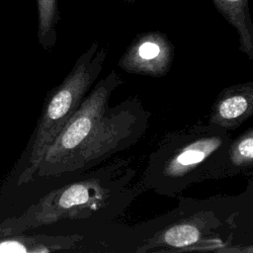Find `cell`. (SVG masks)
Listing matches in <instances>:
<instances>
[{
	"label": "cell",
	"mask_w": 253,
	"mask_h": 253,
	"mask_svg": "<svg viewBox=\"0 0 253 253\" xmlns=\"http://www.w3.org/2000/svg\"><path fill=\"white\" fill-rule=\"evenodd\" d=\"M202 237L203 233L197 224L192 221H183L165 229L162 235L157 238V244L185 248L199 243Z\"/></svg>",
	"instance_id": "10"
},
{
	"label": "cell",
	"mask_w": 253,
	"mask_h": 253,
	"mask_svg": "<svg viewBox=\"0 0 253 253\" xmlns=\"http://www.w3.org/2000/svg\"><path fill=\"white\" fill-rule=\"evenodd\" d=\"M126 3H127V4H133L136 0H124Z\"/></svg>",
	"instance_id": "11"
},
{
	"label": "cell",
	"mask_w": 253,
	"mask_h": 253,
	"mask_svg": "<svg viewBox=\"0 0 253 253\" xmlns=\"http://www.w3.org/2000/svg\"><path fill=\"white\" fill-rule=\"evenodd\" d=\"M232 137L228 130L198 124L166 134L150 154L144 183L163 195H175L211 178Z\"/></svg>",
	"instance_id": "2"
},
{
	"label": "cell",
	"mask_w": 253,
	"mask_h": 253,
	"mask_svg": "<svg viewBox=\"0 0 253 253\" xmlns=\"http://www.w3.org/2000/svg\"><path fill=\"white\" fill-rule=\"evenodd\" d=\"M215 9L236 30L239 48L253 60V22L250 0H211Z\"/></svg>",
	"instance_id": "7"
},
{
	"label": "cell",
	"mask_w": 253,
	"mask_h": 253,
	"mask_svg": "<svg viewBox=\"0 0 253 253\" xmlns=\"http://www.w3.org/2000/svg\"><path fill=\"white\" fill-rule=\"evenodd\" d=\"M113 70L95 84L41 161L37 177L85 170L136 143L147 128L149 113L136 98L110 105L122 84Z\"/></svg>",
	"instance_id": "1"
},
{
	"label": "cell",
	"mask_w": 253,
	"mask_h": 253,
	"mask_svg": "<svg viewBox=\"0 0 253 253\" xmlns=\"http://www.w3.org/2000/svg\"><path fill=\"white\" fill-rule=\"evenodd\" d=\"M174 48L168 38L159 32L137 35L119 61L127 72L162 76L170 68Z\"/></svg>",
	"instance_id": "5"
},
{
	"label": "cell",
	"mask_w": 253,
	"mask_h": 253,
	"mask_svg": "<svg viewBox=\"0 0 253 253\" xmlns=\"http://www.w3.org/2000/svg\"><path fill=\"white\" fill-rule=\"evenodd\" d=\"M253 168V127L232 138L211 178L236 175Z\"/></svg>",
	"instance_id": "8"
},
{
	"label": "cell",
	"mask_w": 253,
	"mask_h": 253,
	"mask_svg": "<svg viewBox=\"0 0 253 253\" xmlns=\"http://www.w3.org/2000/svg\"><path fill=\"white\" fill-rule=\"evenodd\" d=\"M107 53L105 46H100L98 42H93L77 58L63 81L48 93L31 141L25 167L20 173L18 185L36 179L39 165L46 150L77 111L99 77Z\"/></svg>",
	"instance_id": "3"
},
{
	"label": "cell",
	"mask_w": 253,
	"mask_h": 253,
	"mask_svg": "<svg viewBox=\"0 0 253 253\" xmlns=\"http://www.w3.org/2000/svg\"><path fill=\"white\" fill-rule=\"evenodd\" d=\"M38 41L41 46L51 49L57 39V26L60 20L58 0H37Z\"/></svg>",
	"instance_id": "9"
},
{
	"label": "cell",
	"mask_w": 253,
	"mask_h": 253,
	"mask_svg": "<svg viewBox=\"0 0 253 253\" xmlns=\"http://www.w3.org/2000/svg\"><path fill=\"white\" fill-rule=\"evenodd\" d=\"M253 117V82L221 90L212 104L209 123L226 130L237 128Z\"/></svg>",
	"instance_id": "6"
},
{
	"label": "cell",
	"mask_w": 253,
	"mask_h": 253,
	"mask_svg": "<svg viewBox=\"0 0 253 253\" xmlns=\"http://www.w3.org/2000/svg\"><path fill=\"white\" fill-rule=\"evenodd\" d=\"M114 189L106 188L97 179L81 181L60 189L32 207L14 221L16 227L38 226L66 217H79L80 213L93 211L103 202L113 198Z\"/></svg>",
	"instance_id": "4"
}]
</instances>
